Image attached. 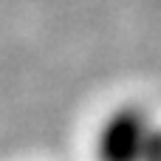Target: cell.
Instances as JSON below:
<instances>
[{"mask_svg":"<svg viewBox=\"0 0 161 161\" xmlns=\"http://www.w3.org/2000/svg\"><path fill=\"white\" fill-rule=\"evenodd\" d=\"M161 125L139 105L116 108L96 136V158L99 161H144L150 144Z\"/></svg>","mask_w":161,"mask_h":161,"instance_id":"6da1fadb","label":"cell"},{"mask_svg":"<svg viewBox=\"0 0 161 161\" xmlns=\"http://www.w3.org/2000/svg\"><path fill=\"white\" fill-rule=\"evenodd\" d=\"M144 161H161V127L156 133V139H153V144H150V153H147Z\"/></svg>","mask_w":161,"mask_h":161,"instance_id":"7a4b0ae2","label":"cell"}]
</instances>
